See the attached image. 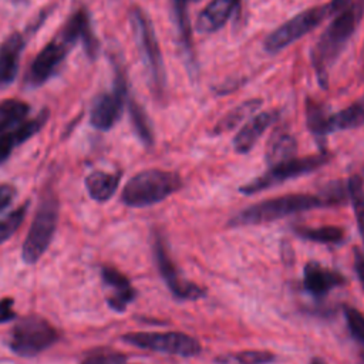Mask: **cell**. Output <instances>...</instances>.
Segmentation results:
<instances>
[{"mask_svg":"<svg viewBox=\"0 0 364 364\" xmlns=\"http://www.w3.org/2000/svg\"><path fill=\"white\" fill-rule=\"evenodd\" d=\"M364 16V0H354L337 13L311 50V64L321 88L328 85V73Z\"/></svg>","mask_w":364,"mask_h":364,"instance_id":"1","label":"cell"},{"mask_svg":"<svg viewBox=\"0 0 364 364\" xmlns=\"http://www.w3.org/2000/svg\"><path fill=\"white\" fill-rule=\"evenodd\" d=\"M181 186L182 179L178 173L151 168L138 172L125 183L121 200L129 208H146L165 200Z\"/></svg>","mask_w":364,"mask_h":364,"instance_id":"2","label":"cell"},{"mask_svg":"<svg viewBox=\"0 0 364 364\" xmlns=\"http://www.w3.org/2000/svg\"><path fill=\"white\" fill-rule=\"evenodd\" d=\"M327 206L324 198L317 193H291L283 195L279 198L267 199L259 203H255L239 213H236L230 220V226H247V225H260L266 222H273L284 216L304 212L314 208Z\"/></svg>","mask_w":364,"mask_h":364,"instance_id":"3","label":"cell"},{"mask_svg":"<svg viewBox=\"0 0 364 364\" xmlns=\"http://www.w3.org/2000/svg\"><path fill=\"white\" fill-rule=\"evenodd\" d=\"M129 21H131V27H132L142 61L149 75L152 92L156 97H162L166 85V74H165V65H164L159 43L155 34V28L149 17L138 6H134L129 10Z\"/></svg>","mask_w":364,"mask_h":364,"instance_id":"4","label":"cell"},{"mask_svg":"<svg viewBox=\"0 0 364 364\" xmlns=\"http://www.w3.org/2000/svg\"><path fill=\"white\" fill-rule=\"evenodd\" d=\"M58 220V200L53 193H46L37 208L33 223L21 247V259L27 264L36 263L50 246Z\"/></svg>","mask_w":364,"mask_h":364,"instance_id":"5","label":"cell"},{"mask_svg":"<svg viewBox=\"0 0 364 364\" xmlns=\"http://www.w3.org/2000/svg\"><path fill=\"white\" fill-rule=\"evenodd\" d=\"M328 161H330V155L324 154V152L318 154V155L303 156V158H297V156L290 158L287 161L272 165L264 173L252 179L247 183L242 185L239 188V192L243 195H253V193L266 191V189H269L274 185L283 183L289 179L313 172V171L321 168Z\"/></svg>","mask_w":364,"mask_h":364,"instance_id":"6","label":"cell"},{"mask_svg":"<svg viewBox=\"0 0 364 364\" xmlns=\"http://www.w3.org/2000/svg\"><path fill=\"white\" fill-rule=\"evenodd\" d=\"M58 340L57 330L43 317H23L11 330L10 348L20 357H34Z\"/></svg>","mask_w":364,"mask_h":364,"instance_id":"7","label":"cell"},{"mask_svg":"<svg viewBox=\"0 0 364 364\" xmlns=\"http://www.w3.org/2000/svg\"><path fill=\"white\" fill-rule=\"evenodd\" d=\"M330 14L328 4L310 7L299 14L293 16L290 20L273 30L263 41V48L269 54H276L299 38L304 37L307 33L314 30L327 16Z\"/></svg>","mask_w":364,"mask_h":364,"instance_id":"8","label":"cell"},{"mask_svg":"<svg viewBox=\"0 0 364 364\" xmlns=\"http://www.w3.org/2000/svg\"><path fill=\"white\" fill-rule=\"evenodd\" d=\"M114 87L111 92L98 94L91 104L90 122L100 131L111 129L122 115L124 105L128 101L127 77L121 64L114 63Z\"/></svg>","mask_w":364,"mask_h":364,"instance_id":"9","label":"cell"},{"mask_svg":"<svg viewBox=\"0 0 364 364\" xmlns=\"http://www.w3.org/2000/svg\"><path fill=\"white\" fill-rule=\"evenodd\" d=\"M122 340L138 348L152 350L179 357H195L202 351L200 343L196 338L179 331L128 333L122 337Z\"/></svg>","mask_w":364,"mask_h":364,"instance_id":"10","label":"cell"},{"mask_svg":"<svg viewBox=\"0 0 364 364\" xmlns=\"http://www.w3.org/2000/svg\"><path fill=\"white\" fill-rule=\"evenodd\" d=\"M73 44L61 33H58L51 41H48L40 53L36 55L26 75V82L28 87L36 88L47 82L58 70V67L65 60L67 54L71 51Z\"/></svg>","mask_w":364,"mask_h":364,"instance_id":"11","label":"cell"},{"mask_svg":"<svg viewBox=\"0 0 364 364\" xmlns=\"http://www.w3.org/2000/svg\"><path fill=\"white\" fill-rule=\"evenodd\" d=\"M154 255H155V260H156V266L158 270L164 279V282L166 283L168 289L171 290V293L179 299V300H196L205 296V289H202L200 286L185 280L179 270L176 269V266L173 264L168 249H166V243L164 240V237L161 235H155L154 239Z\"/></svg>","mask_w":364,"mask_h":364,"instance_id":"12","label":"cell"},{"mask_svg":"<svg viewBox=\"0 0 364 364\" xmlns=\"http://www.w3.org/2000/svg\"><path fill=\"white\" fill-rule=\"evenodd\" d=\"M60 33L70 40L73 44H77L78 41L82 44L84 51L87 55L92 60L97 58L100 51V44L97 37L94 36V31L91 28L90 16L85 10H77L63 26Z\"/></svg>","mask_w":364,"mask_h":364,"instance_id":"13","label":"cell"},{"mask_svg":"<svg viewBox=\"0 0 364 364\" xmlns=\"http://www.w3.org/2000/svg\"><path fill=\"white\" fill-rule=\"evenodd\" d=\"M344 283H346L344 276H341L336 270L323 267L316 262H309L304 266L303 287L310 296L316 299L326 297L331 289L338 287Z\"/></svg>","mask_w":364,"mask_h":364,"instance_id":"14","label":"cell"},{"mask_svg":"<svg viewBox=\"0 0 364 364\" xmlns=\"http://www.w3.org/2000/svg\"><path fill=\"white\" fill-rule=\"evenodd\" d=\"M24 43L21 33H11L0 43V88L10 85L16 80Z\"/></svg>","mask_w":364,"mask_h":364,"instance_id":"15","label":"cell"},{"mask_svg":"<svg viewBox=\"0 0 364 364\" xmlns=\"http://www.w3.org/2000/svg\"><path fill=\"white\" fill-rule=\"evenodd\" d=\"M279 118L277 109L263 111L250 118L233 138V148L239 154H247L260 139L264 131L273 125Z\"/></svg>","mask_w":364,"mask_h":364,"instance_id":"16","label":"cell"},{"mask_svg":"<svg viewBox=\"0 0 364 364\" xmlns=\"http://www.w3.org/2000/svg\"><path fill=\"white\" fill-rule=\"evenodd\" d=\"M101 277L104 284L112 290V294L107 299L109 307L115 311H124L127 306L135 299V289L132 287L127 276H124L114 267H102Z\"/></svg>","mask_w":364,"mask_h":364,"instance_id":"17","label":"cell"},{"mask_svg":"<svg viewBox=\"0 0 364 364\" xmlns=\"http://www.w3.org/2000/svg\"><path fill=\"white\" fill-rule=\"evenodd\" d=\"M239 1L240 0H212L196 18V31L210 34L220 30L230 18Z\"/></svg>","mask_w":364,"mask_h":364,"instance_id":"18","label":"cell"},{"mask_svg":"<svg viewBox=\"0 0 364 364\" xmlns=\"http://www.w3.org/2000/svg\"><path fill=\"white\" fill-rule=\"evenodd\" d=\"M297 152L296 138L286 131L277 129L269 139L266 146V162L272 166L279 162L294 158Z\"/></svg>","mask_w":364,"mask_h":364,"instance_id":"19","label":"cell"},{"mask_svg":"<svg viewBox=\"0 0 364 364\" xmlns=\"http://www.w3.org/2000/svg\"><path fill=\"white\" fill-rule=\"evenodd\" d=\"M119 173L94 171L85 178V188L94 200L107 202L115 193L119 185Z\"/></svg>","mask_w":364,"mask_h":364,"instance_id":"20","label":"cell"},{"mask_svg":"<svg viewBox=\"0 0 364 364\" xmlns=\"http://www.w3.org/2000/svg\"><path fill=\"white\" fill-rule=\"evenodd\" d=\"M364 124V98L353 102L351 105L337 111L336 114H328L327 131L328 134L336 131L353 129Z\"/></svg>","mask_w":364,"mask_h":364,"instance_id":"21","label":"cell"},{"mask_svg":"<svg viewBox=\"0 0 364 364\" xmlns=\"http://www.w3.org/2000/svg\"><path fill=\"white\" fill-rule=\"evenodd\" d=\"M260 107H262V100H259V98H252V100H247V101L239 104L237 107H235L232 111H229L225 117H222L216 122V125L212 129V134L219 135V134H223V132H228V131L236 128L247 117L255 114Z\"/></svg>","mask_w":364,"mask_h":364,"instance_id":"22","label":"cell"},{"mask_svg":"<svg viewBox=\"0 0 364 364\" xmlns=\"http://www.w3.org/2000/svg\"><path fill=\"white\" fill-rule=\"evenodd\" d=\"M28 112L30 105L21 100L9 98L0 101V135L24 122Z\"/></svg>","mask_w":364,"mask_h":364,"instance_id":"23","label":"cell"},{"mask_svg":"<svg viewBox=\"0 0 364 364\" xmlns=\"http://www.w3.org/2000/svg\"><path fill=\"white\" fill-rule=\"evenodd\" d=\"M128 111L136 136L141 139L144 145L151 146L154 144V132L145 109L135 100L128 98Z\"/></svg>","mask_w":364,"mask_h":364,"instance_id":"24","label":"cell"},{"mask_svg":"<svg viewBox=\"0 0 364 364\" xmlns=\"http://www.w3.org/2000/svg\"><path fill=\"white\" fill-rule=\"evenodd\" d=\"M327 118L328 112L326 107L314 100H307L306 102V122L309 131L317 136V138H324L328 135L327 131Z\"/></svg>","mask_w":364,"mask_h":364,"instance_id":"25","label":"cell"},{"mask_svg":"<svg viewBox=\"0 0 364 364\" xmlns=\"http://www.w3.org/2000/svg\"><path fill=\"white\" fill-rule=\"evenodd\" d=\"M294 230L297 236L317 243H340L344 240V230L338 226H299Z\"/></svg>","mask_w":364,"mask_h":364,"instance_id":"26","label":"cell"},{"mask_svg":"<svg viewBox=\"0 0 364 364\" xmlns=\"http://www.w3.org/2000/svg\"><path fill=\"white\" fill-rule=\"evenodd\" d=\"M347 192L354 209L357 226L364 242V182L360 175H353L347 181Z\"/></svg>","mask_w":364,"mask_h":364,"instance_id":"27","label":"cell"},{"mask_svg":"<svg viewBox=\"0 0 364 364\" xmlns=\"http://www.w3.org/2000/svg\"><path fill=\"white\" fill-rule=\"evenodd\" d=\"M343 313L351 338L358 346L361 364H364V314L351 306H343Z\"/></svg>","mask_w":364,"mask_h":364,"instance_id":"28","label":"cell"},{"mask_svg":"<svg viewBox=\"0 0 364 364\" xmlns=\"http://www.w3.org/2000/svg\"><path fill=\"white\" fill-rule=\"evenodd\" d=\"M27 203L23 206H18L16 210L10 212L4 218L0 219V245L4 243L10 236L14 235V232L20 228L26 218L27 212Z\"/></svg>","mask_w":364,"mask_h":364,"instance_id":"29","label":"cell"},{"mask_svg":"<svg viewBox=\"0 0 364 364\" xmlns=\"http://www.w3.org/2000/svg\"><path fill=\"white\" fill-rule=\"evenodd\" d=\"M230 360L237 364H269L276 360V355L266 350H245L232 354Z\"/></svg>","mask_w":364,"mask_h":364,"instance_id":"30","label":"cell"},{"mask_svg":"<svg viewBox=\"0 0 364 364\" xmlns=\"http://www.w3.org/2000/svg\"><path fill=\"white\" fill-rule=\"evenodd\" d=\"M20 144L21 142L16 134V129H11L0 135V165L9 159L13 149Z\"/></svg>","mask_w":364,"mask_h":364,"instance_id":"31","label":"cell"},{"mask_svg":"<svg viewBox=\"0 0 364 364\" xmlns=\"http://www.w3.org/2000/svg\"><path fill=\"white\" fill-rule=\"evenodd\" d=\"M125 357L112 351H98L87 357L82 364H124Z\"/></svg>","mask_w":364,"mask_h":364,"instance_id":"32","label":"cell"},{"mask_svg":"<svg viewBox=\"0 0 364 364\" xmlns=\"http://www.w3.org/2000/svg\"><path fill=\"white\" fill-rule=\"evenodd\" d=\"M16 196V189L11 185L3 183L0 185V213L10 206Z\"/></svg>","mask_w":364,"mask_h":364,"instance_id":"33","label":"cell"},{"mask_svg":"<svg viewBox=\"0 0 364 364\" xmlns=\"http://www.w3.org/2000/svg\"><path fill=\"white\" fill-rule=\"evenodd\" d=\"M13 299H3L0 300V323L9 321L14 318V311H13Z\"/></svg>","mask_w":364,"mask_h":364,"instance_id":"34","label":"cell"},{"mask_svg":"<svg viewBox=\"0 0 364 364\" xmlns=\"http://www.w3.org/2000/svg\"><path fill=\"white\" fill-rule=\"evenodd\" d=\"M354 269L364 290V256L358 250H354Z\"/></svg>","mask_w":364,"mask_h":364,"instance_id":"35","label":"cell"},{"mask_svg":"<svg viewBox=\"0 0 364 364\" xmlns=\"http://www.w3.org/2000/svg\"><path fill=\"white\" fill-rule=\"evenodd\" d=\"M350 3H351V0H331V1H330V4H328L330 14L341 11V10H343V9H346Z\"/></svg>","mask_w":364,"mask_h":364,"instance_id":"36","label":"cell"},{"mask_svg":"<svg viewBox=\"0 0 364 364\" xmlns=\"http://www.w3.org/2000/svg\"><path fill=\"white\" fill-rule=\"evenodd\" d=\"M240 84H242V82H240L239 80H233V81H230L229 87H228V85H222V84H220V85H219V87H216L215 90H216V92H218V94H222V95H223V94L232 92L233 90H237V88L240 87Z\"/></svg>","mask_w":364,"mask_h":364,"instance_id":"37","label":"cell"},{"mask_svg":"<svg viewBox=\"0 0 364 364\" xmlns=\"http://www.w3.org/2000/svg\"><path fill=\"white\" fill-rule=\"evenodd\" d=\"M310 364H326V361H324V360H321L320 357H314V358H311Z\"/></svg>","mask_w":364,"mask_h":364,"instance_id":"38","label":"cell"},{"mask_svg":"<svg viewBox=\"0 0 364 364\" xmlns=\"http://www.w3.org/2000/svg\"><path fill=\"white\" fill-rule=\"evenodd\" d=\"M185 1L189 4V3H195V1H199V0H185Z\"/></svg>","mask_w":364,"mask_h":364,"instance_id":"39","label":"cell"},{"mask_svg":"<svg viewBox=\"0 0 364 364\" xmlns=\"http://www.w3.org/2000/svg\"><path fill=\"white\" fill-rule=\"evenodd\" d=\"M124 364H125V363H124Z\"/></svg>","mask_w":364,"mask_h":364,"instance_id":"40","label":"cell"}]
</instances>
